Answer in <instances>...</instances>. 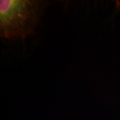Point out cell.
Instances as JSON below:
<instances>
[{"mask_svg":"<svg viewBox=\"0 0 120 120\" xmlns=\"http://www.w3.org/2000/svg\"><path fill=\"white\" fill-rule=\"evenodd\" d=\"M49 4V1L42 0H1L0 36L11 40L34 34Z\"/></svg>","mask_w":120,"mask_h":120,"instance_id":"6da1fadb","label":"cell"},{"mask_svg":"<svg viewBox=\"0 0 120 120\" xmlns=\"http://www.w3.org/2000/svg\"><path fill=\"white\" fill-rule=\"evenodd\" d=\"M115 4H116L117 7L120 8V0H117V1H115Z\"/></svg>","mask_w":120,"mask_h":120,"instance_id":"7a4b0ae2","label":"cell"}]
</instances>
